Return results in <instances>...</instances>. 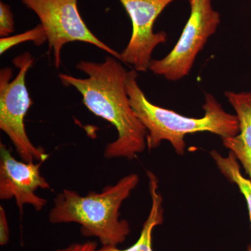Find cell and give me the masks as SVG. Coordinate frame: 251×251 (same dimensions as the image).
Masks as SVG:
<instances>
[{
  "label": "cell",
  "instance_id": "5b68a950",
  "mask_svg": "<svg viewBox=\"0 0 251 251\" xmlns=\"http://www.w3.org/2000/svg\"><path fill=\"white\" fill-rule=\"evenodd\" d=\"M191 14L179 40L164 58L150 62L149 70L167 80L176 81L189 74L198 54L221 23L212 0H188Z\"/></svg>",
  "mask_w": 251,
  "mask_h": 251
},
{
  "label": "cell",
  "instance_id": "8fae6325",
  "mask_svg": "<svg viewBox=\"0 0 251 251\" xmlns=\"http://www.w3.org/2000/svg\"><path fill=\"white\" fill-rule=\"evenodd\" d=\"M210 154L221 174L231 182L236 184L245 198L251 224V180L243 176L239 162L230 151L227 157L223 156L216 150L211 151Z\"/></svg>",
  "mask_w": 251,
  "mask_h": 251
},
{
  "label": "cell",
  "instance_id": "3957f363",
  "mask_svg": "<svg viewBox=\"0 0 251 251\" xmlns=\"http://www.w3.org/2000/svg\"><path fill=\"white\" fill-rule=\"evenodd\" d=\"M126 85L130 105L148 130L147 147L149 150L158 148L162 142L166 140L176 153L183 155L186 135L207 131L224 139L236 136L240 131L237 115L226 112L212 94L204 96V116L193 118L151 103L140 87L138 72L135 69L127 72Z\"/></svg>",
  "mask_w": 251,
  "mask_h": 251
},
{
  "label": "cell",
  "instance_id": "ba28073f",
  "mask_svg": "<svg viewBox=\"0 0 251 251\" xmlns=\"http://www.w3.org/2000/svg\"><path fill=\"white\" fill-rule=\"evenodd\" d=\"M44 162L18 161L4 144L0 145V199L14 198L22 213L23 206L29 204L40 211L47 201L36 194L39 188L49 189V183L41 174Z\"/></svg>",
  "mask_w": 251,
  "mask_h": 251
},
{
  "label": "cell",
  "instance_id": "277c9868",
  "mask_svg": "<svg viewBox=\"0 0 251 251\" xmlns=\"http://www.w3.org/2000/svg\"><path fill=\"white\" fill-rule=\"evenodd\" d=\"M29 52L15 57L13 64L19 69L13 80L11 68L0 72V129L11 140L18 156L25 162H44L49 158L44 149L36 147L28 137L25 120L33 101L26 86V75L34 64Z\"/></svg>",
  "mask_w": 251,
  "mask_h": 251
},
{
  "label": "cell",
  "instance_id": "5bb4252c",
  "mask_svg": "<svg viewBox=\"0 0 251 251\" xmlns=\"http://www.w3.org/2000/svg\"><path fill=\"white\" fill-rule=\"evenodd\" d=\"M10 240L9 223L4 207L0 206V246L4 247Z\"/></svg>",
  "mask_w": 251,
  "mask_h": 251
},
{
  "label": "cell",
  "instance_id": "9c48e42d",
  "mask_svg": "<svg viewBox=\"0 0 251 251\" xmlns=\"http://www.w3.org/2000/svg\"><path fill=\"white\" fill-rule=\"evenodd\" d=\"M239 121V134L222 139L225 148L233 153L251 179V91L225 92Z\"/></svg>",
  "mask_w": 251,
  "mask_h": 251
},
{
  "label": "cell",
  "instance_id": "e0dca14e",
  "mask_svg": "<svg viewBox=\"0 0 251 251\" xmlns=\"http://www.w3.org/2000/svg\"></svg>",
  "mask_w": 251,
  "mask_h": 251
},
{
  "label": "cell",
  "instance_id": "7a4b0ae2",
  "mask_svg": "<svg viewBox=\"0 0 251 251\" xmlns=\"http://www.w3.org/2000/svg\"><path fill=\"white\" fill-rule=\"evenodd\" d=\"M132 173L115 184L108 185L100 193L90 191L81 196L72 189H63L54 198L49 219L52 224L80 225L82 235L95 237L102 246L117 247L130 232L128 221L120 219V208L139 183Z\"/></svg>",
  "mask_w": 251,
  "mask_h": 251
},
{
  "label": "cell",
  "instance_id": "7c38bea8",
  "mask_svg": "<svg viewBox=\"0 0 251 251\" xmlns=\"http://www.w3.org/2000/svg\"><path fill=\"white\" fill-rule=\"evenodd\" d=\"M47 41L45 29L41 24L29 30L16 35L1 37L0 39V54H3L11 48L27 41H32L36 46H41Z\"/></svg>",
  "mask_w": 251,
  "mask_h": 251
},
{
  "label": "cell",
  "instance_id": "30bf717a",
  "mask_svg": "<svg viewBox=\"0 0 251 251\" xmlns=\"http://www.w3.org/2000/svg\"><path fill=\"white\" fill-rule=\"evenodd\" d=\"M149 179V190L151 199V209L146 221L144 223L138 240L131 247L126 249H120L117 247L102 246L95 251H153L152 249V233L156 226L163 224V198L158 190V180L151 172H147Z\"/></svg>",
  "mask_w": 251,
  "mask_h": 251
},
{
  "label": "cell",
  "instance_id": "2e32d148",
  "mask_svg": "<svg viewBox=\"0 0 251 251\" xmlns=\"http://www.w3.org/2000/svg\"><path fill=\"white\" fill-rule=\"evenodd\" d=\"M247 251H251V244L248 247Z\"/></svg>",
  "mask_w": 251,
  "mask_h": 251
},
{
  "label": "cell",
  "instance_id": "6da1fadb",
  "mask_svg": "<svg viewBox=\"0 0 251 251\" xmlns=\"http://www.w3.org/2000/svg\"><path fill=\"white\" fill-rule=\"evenodd\" d=\"M76 68L88 77L59 74L61 82L76 89L86 108L113 125L118 133L117 139L105 147L104 157L132 160L143 153L148 130L130 105L126 85L127 72L120 60L111 57L101 63L82 60Z\"/></svg>",
  "mask_w": 251,
  "mask_h": 251
},
{
  "label": "cell",
  "instance_id": "8992f818",
  "mask_svg": "<svg viewBox=\"0 0 251 251\" xmlns=\"http://www.w3.org/2000/svg\"><path fill=\"white\" fill-rule=\"evenodd\" d=\"M35 13L45 29L49 52L54 65L60 67L63 46L74 41L87 43L105 51L120 61V54L98 39L84 22L77 8V0H21Z\"/></svg>",
  "mask_w": 251,
  "mask_h": 251
},
{
  "label": "cell",
  "instance_id": "9a60e30c",
  "mask_svg": "<svg viewBox=\"0 0 251 251\" xmlns=\"http://www.w3.org/2000/svg\"><path fill=\"white\" fill-rule=\"evenodd\" d=\"M97 249V242L88 241L83 243H74L67 247L52 251H95Z\"/></svg>",
  "mask_w": 251,
  "mask_h": 251
},
{
  "label": "cell",
  "instance_id": "4fadbf2b",
  "mask_svg": "<svg viewBox=\"0 0 251 251\" xmlns=\"http://www.w3.org/2000/svg\"><path fill=\"white\" fill-rule=\"evenodd\" d=\"M15 31L14 15L9 5L0 2V36H9Z\"/></svg>",
  "mask_w": 251,
  "mask_h": 251
},
{
  "label": "cell",
  "instance_id": "52a82bcc",
  "mask_svg": "<svg viewBox=\"0 0 251 251\" xmlns=\"http://www.w3.org/2000/svg\"><path fill=\"white\" fill-rule=\"evenodd\" d=\"M132 23L129 42L120 53V61L133 67L137 72L149 70L151 54L157 46L167 41L166 31L154 32L159 15L175 0H120Z\"/></svg>",
  "mask_w": 251,
  "mask_h": 251
}]
</instances>
